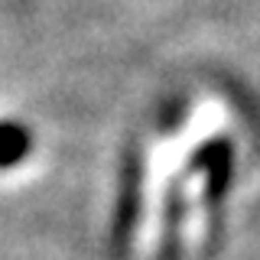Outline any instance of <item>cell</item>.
<instances>
[{"mask_svg":"<svg viewBox=\"0 0 260 260\" xmlns=\"http://www.w3.org/2000/svg\"><path fill=\"white\" fill-rule=\"evenodd\" d=\"M192 173H202L205 176V199L211 205L228 195L231 189V179H234V153H231V143L224 137H215V140L202 143L199 150L192 153V162H189Z\"/></svg>","mask_w":260,"mask_h":260,"instance_id":"6da1fadb","label":"cell"},{"mask_svg":"<svg viewBox=\"0 0 260 260\" xmlns=\"http://www.w3.org/2000/svg\"><path fill=\"white\" fill-rule=\"evenodd\" d=\"M124 182L127 185H124V195H120V205H117V218H114V241H127L137 224V215H140V156H134L130 176Z\"/></svg>","mask_w":260,"mask_h":260,"instance_id":"7a4b0ae2","label":"cell"},{"mask_svg":"<svg viewBox=\"0 0 260 260\" xmlns=\"http://www.w3.org/2000/svg\"><path fill=\"white\" fill-rule=\"evenodd\" d=\"M32 150V134L16 120H0V169L23 162Z\"/></svg>","mask_w":260,"mask_h":260,"instance_id":"3957f363","label":"cell"}]
</instances>
